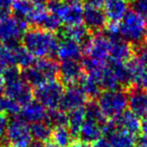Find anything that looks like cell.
<instances>
[{
	"label": "cell",
	"instance_id": "13",
	"mask_svg": "<svg viewBox=\"0 0 147 147\" xmlns=\"http://www.w3.org/2000/svg\"><path fill=\"white\" fill-rule=\"evenodd\" d=\"M84 74V67L80 61H65L59 65V82L65 87L77 85Z\"/></svg>",
	"mask_w": 147,
	"mask_h": 147
},
{
	"label": "cell",
	"instance_id": "20",
	"mask_svg": "<svg viewBox=\"0 0 147 147\" xmlns=\"http://www.w3.org/2000/svg\"><path fill=\"white\" fill-rule=\"evenodd\" d=\"M47 110L36 100H30L21 106L20 117L27 123H36L40 121H45Z\"/></svg>",
	"mask_w": 147,
	"mask_h": 147
},
{
	"label": "cell",
	"instance_id": "2",
	"mask_svg": "<svg viewBox=\"0 0 147 147\" xmlns=\"http://www.w3.org/2000/svg\"><path fill=\"white\" fill-rule=\"evenodd\" d=\"M21 77L31 87H39L57 80L59 63L53 59H36L26 69H21Z\"/></svg>",
	"mask_w": 147,
	"mask_h": 147
},
{
	"label": "cell",
	"instance_id": "12",
	"mask_svg": "<svg viewBox=\"0 0 147 147\" xmlns=\"http://www.w3.org/2000/svg\"><path fill=\"white\" fill-rule=\"evenodd\" d=\"M87 103H88V97L86 96L84 91L80 88L79 85H73L67 87V89L63 91L59 109L69 113L78 108L85 107Z\"/></svg>",
	"mask_w": 147,
	"mask_h": 147
},
{
	"label": "cell",
	"instance_id": "10",
	"mask_svg": "<svg viewBox=\"0 0 147 147\" xmlns=\"http://www.w3.org/2000/svg\"><path fill=\"white\" fill-rule=\"evenodd\" d=\"M110 39L106 34L101 32L90 36L83 45V51L86 57L99 63H107L110 55Z\"/></svg>",
	"mask_w": 147,
	"mask_h": 147
},
{
	"label": "cell",
	"instance_id": "44",
	"mask_svg": "<svg viewBox=\"0 0 147 147\" xmlns=\"http://www.w3.org/2000/svg\"><path fill=\"white\" fill-rule=\"evenodd\" d=\"M0 147H3V146H1V145H0Z\"/></svg>",
	"mask_w": 147,
	"mask_h": 147
},
{
	"label": "cell",
	"instance_id": "29",
	"mask_svg": "<svg viewBox=\"0 0 147 147\" xmlns=\"http://www.w3.org/2000/svg\"><path fill=\"white\" fill-rule=\"evenodd\" d=\"M15 45H0V65L3 67H16V47Z\"/></svg>",
	"mask_w": 147,
	"mask_h": 147
},
{
	"label": "cell",
	"instance_id": "17",
	"mask_svg": "<svg viewBox=\"0 0 147 147\" xmlns=\"http://www.w3.org/2000/svg\"><path fill=\"white\" fill-rule=\"evenodd\" d=\"M110 39V38H109ZM110 55L109 61L117 63H127L133 57V47L122 37L110 39Z\"/></svg>",
	"mask_w": 147,
	"mask_h": 147
},
{
	"label": "cell",
	"instance_id": "23",
	"mask_svg": "<svg viewBox=\"0 0 147 147\" xmlns=\"http://www.w3.org/2000/svg\"><path fill=\"white\" fill-rule=\"evenodd\" d=\"M63 37L71 39V40L84 45L87 39L90 37L89 30L82 23L74 25H67L63 29Z\"/></svg>",
	"mask_w": 147,
	"mask_h": 147
},
{
	"label": "cell",
	"instance_id": "6",
	"mask_svg": "<svg viewBox=\"0 0 147 147\" xmlns=\"http://www.w3.org/2000/svg\"><path fill=\"white\" fill-rule=\"evenodd\" d=\"M32 143L30 126L20 116H15L8 122L3 147H29Z\"/></svg>",
	"mask_w": 147,
	"mask_h": 147
},
{
	"label": "cell",
	"instance_id": "7",
	"mask_svg": "<svg viewBox=\"0 0 147 147\" xmlns=\"http://www.w3.org/2000/svg\"><path fill=\"white\" fill-rule=\"evenodd\" d=\"M47 8L49 12L55 14L61 23L74 25L82 23L84 6L80 3H65L61 0H47Z\"/></svg>",
	"mask_w": 147,
	"mask_h": 147
},
{
	"label": "cell",
	"instance_id": "37",
	"mask_svg": "<svg viewBox=\"0 0 147 147\" xmlns=\"http://www.w3.org/2000/svg\"><path fill=\"white\" fill-rule=\"evenodd\" d=\"M105 0H86V5H90V6L94 7H102L104 5Z\"/></svg>",
	"mask_w": 147,
	"mask_h": 147
},
{
	"label": "cell",
	"instance_id": "26",
	"mask_svg": "<svg viewBox=\"0 0 147 147\" xmlns=\"http://www.w3.org/2000/svg\"><path fill=\"white\" fill-rule=\"evenodd\" d=\"M51 140L59 147H71L75 142V137L67 126H59L53 128Z\"/></svg>",
	"mask_w": 147,
	"mask_h": 147
},
{
	"label": "cell",
	"instance_id": "38",
	"mask_svg": "<svg viewBox=\"0 0 147 147\" xmlns=\"http://www.w3.org/2000/svg\"><path fill=\"white\" fill-rule=\"evenodd\" d=\"M141 134H142L143 138L147 139V118L143 119L141 121V130H140Z\"/></svg>",
	"mask_w": 147,
	"mask_h": 147
},
{
	"label": "cell",
	"instance_id": "41",
	"mask_svg": "<svg viewBox=\"0 0 147 147\" xmlns=\"http://www.w3.org/2000/svg\"><path fill=\"white\" fill-rule=\"evenodd\" d=\"M43 147H59V146L57 144H55L53 141H47V142H45L43 144Z\"/></svg>",
	"mask_w": 147,
	"mask_h": 147
},
{
	"label": "cell",
	"instance_id": "19",
	"mask_svg": "<svg viewBox=\"0 0 147 147\" xmlns=\"http://www.w3.org/2000/svg\"><path fill=\"white\" fill-rule=\"evenodd\" d=\"M104 12L110 23H119L129 11V0H105Z\"/></svg>",
	"mask_w": 147,
	"mask_h": 147
},
{
	"label": "cell",
	"instance_id": "43",
	"mask_svg": "<svg viewBox=\"0 0 147 147\" xmlns=\"http://www.w3.org/2000/svg\"><path fill=\"white\" fill-rule=\"evenodd\" d=\"M144 41H145V45H146V47H147V33H146V36H145Z\"/></svg>",
	"mask_w": 147,
	"mask_h": 147
},
{
	"label": "cell",
	"instance_id": "1",
	"mask_svg": "<svg viewBox=\"0 0 147 147\" xmlns=\"http://www.w3.org/2000/svg\"><path fill=\"white\" fill-rule=\"evenodd\" d=\"M21 40L22 47L36 59H51L59 45V37L55 32L39 27L27 28Z\"/></svg>",
	"mask_w": 147,
	"mask_h": 147
},
{
	"label": "cell",
	"instance_id": "40",
	"mask_svg": "<svg viewBox=\"0 0 147 147\" xmlns=\"http://www.w3.org/2000/svg\"><path fill=\"white\" fill-rule=\"evenodd\" d=\"M43 144H45V143L34 140V141H32V143H31L30 146H29V147H43Z\"/></svg>",
	"mask_w": 147,
	"mask_h": 147
},
{
	"label": "cell",
	"instance_id": "35",
	"mask_svg": "<svg viewBox=\"0 0 147 147\" xmlns=\"http://www.w3.org/2000/svg\"><path fill=\"white\" fill-rule=\"evenodd\" d=\"M13 2H14V0H0V9L10 11Z\"/></svg>",
	"mask_w": 147,
	"mask_h": 147
},
{
	"label": "cell",
	"instance_id": "25",
	"mask_svg": "<svg viewBox=\"0 0 147 147\" xmlns=\"http://www.w3.org/2000/svg\"><path fill=\"white\" fill-rule=\"evenodd\" d=\"M78 84L80 88L84 91L86 96L90 99L98 98V96L102 92V88H101L98 81L93 77H91L90 75H87L86 73L83 75Z\"/></svg>",
	"mask_w": 147,
	"mask_h": 147
},
{
	"label": "cell",
	"instance_id": "31",
	"mask_svg": "<svg viewBox=\"0 0 147 147\" xmlns=\"http://www.w3.org/2000/svg\"><path fill=\"white\" fill-rule=\"evenodd\" d=\"M45 121L53 128L59 126H67V113L61 109L47 110Z\"/></svg>",
	"mask_w": 147,
	"mask_h": 147
},
{
	"label": "cell",
	"instance_id": "18",
	"mask_svg": "<svg viewBox=\"0 0 147 147\" xmlns=\"http://www.w3.org/2000/svg\"><path fill=\"white\" fill-rule=\"evenodd\" d=\"M106 124H102L97 121L86 118L80 129L78 137H80V140L83 142L93 144L97 140L102 138V135H104V128Z\"/></svg>",
	"mask_w": 147,
	"mask_h": 147
},
{
	"label": "cell",
	"instance_id": "39",
	"mask_svg": "<svg viewBox=\"0 0 147 147\" xmlns=\"http://www.w3.org/2000/svg\"><path fill=\"white\" fill-rule=\"evenodd\" d=\"M135 147H147V139L142 137L140 140H137L136 146Z\"/></svg>",
	"mask_w": 147,
	"mask_h": 147
},
{
	"label": "cell",
	"instance_id": "22",
	"mask_svg": "<svg viewBox=\"0 0 147 147\" xmlns=\"http://www.w3.org/2000/svg\"><path fill=\"white\" fill-rule=\"evenodd\" d=\"M115 126L126 130L128 132L137 135L140 133L141 130V121L135 114L130 111H125L124 113L117 117L115 120H112Z\"/></svg>",
	"mask_w": 147,
	"mask_h": 147
},
{
	"label": "cell",
	"instance_id": "8",
	"mask_svg": "<svg viewBox=\"0 0 147 147\" xmlns=\"http://www.w3.org/2000/svg\"><path fill=\"white\" fill-rule=\"evenodd\" d=\"M28 24L26 21L15 17L14 15H7L0 18V43L7 45H18Z\"/></svg>",
	"mask_w": 147,
	"mask_h": 147
},
{
	"label": "cell",
	"instance_id": "16",
	"mask_svg": "<svg viewBox=\"0 0 147 147\" xmlns=\"http://www.w3.org/2000/svg\"><path fill=\"white\" fill-rule=\"evenodd\" d=\"M129 111L139 119L147 118V91L142 89H130L128 92Z\"/></svg>",
	"mask_w": 147,
	"mask_h": 147
},
{
	"label": "cell",
	"instance_id": "33",
	"mask_svg": "<svg viewBox=\"0 0 147 147\" xmlns=\"http://www.w3.org/2000/svg\"><path fill=\"white\" fill-rule=\"evenodd\" d=\"M7 125H8V117L7 115L0 112V144L4 140Z\"/></svg>",
	"mask_w": 147,
	"mask_h": 147
},
{
	"label": "cell",
	"instance_id": "36",
	"mask_svg": "<svg viewBox=\"0 0 147 147\" xmlns=\"http://www.w3.org/2000/svg\"><path fill=\"white\" fill-rule=\"evenodd\" d=\"M92 147H113V146L106 138H100L95 143H93Z\"/></svg>",
	"mask_w": 147,
	"mask_h": 147
},
{
	"label": "cell",
	"instance_id": "28",
	"mask_svg": "<svg viewBox=\"0 0 147 147\" xmlns=\"http://www.w3.org/2000/svg\"><path fill=\"white\" fill-rule=\"evenodd\" d=\"M30 132L32 139L45 143L51 138L53 127L47 121H40V122L32 123L30 125Z\"/></svg>",
	"mask_w": 147,
	"mask_h": 147
},
{
	"label": "cell",
	"instance_id": "3",
	"mask_svg": "<svg viewBox=\"0 0 147 147\" xmlns=\"http://www.w3.org/2000/svg\"><path fill=\"white\" fill-rule=\"evenodd\" d=\"M3 94L14 100L20 106L32 100L33 95L30 86L22 79L21 71L18 67H10L5 69Z\"/></svg>",
	"mask_w": 147,
	"mask_h": 147
},
{
	"label": "cell",
	"instance_id": "5",
	"mask_svg": "<svg viewBox=\"0 0 147 147\" xmlns=\"http://www.w3.org/2000/svg\"><path fill=\"white\" fill-rule=\"evenodd\" d=\"M97 104L107 120H115L128 107V92L125 89L104 90L98 96Z\"/></svg>",
	"mask_w": 147,
	"mask_h": 147
},
{
	"label": "cell",
	"instance_id": "42",
	"mask_svg": "<svg viewBox=\"0 0 147 147\" xmlns=\"http://www.w3.org/2000/svg\"><path fill=\"white\" fill-rule=\"evenodd\" d=\"M65 3H80L82 2V0H61Z\"/></svg>",
	"mask_w": 147,
	"mask_h": 147
},
{
	"label": "cell",
	"instance_id": "30",
	"mask_svg": "<svg viewBox=\"0 0 147 147\" xmlns=\"http://www.w3.org/2000/svg\"><path fill=\"white\" fill-rule=\"evenodd\" d=\"M21 106L14 100L4 96L0 95V112L5 115H10V116H17L20 114Z\"/></svg>",
	"mask_w": 147,
	"mask_h": 147
},
{
	"label": "cell",
	"instance_id": "11",
	"mask_svg": "<svg viewBox=\"0 0 147 147\" xmlns=\"http://www.w3.org/2000/svg\"><path fill=\"white\" fill-rule=\"evenodd\" d=\"M104 135L113 147H135L136 135L115 126L112 121L107 122L104 128Z\"/></svg>",
	"mask_w": 147,
	"mask_h": 147
},
{
	"label": "cell",
	"instance_id": "15",
	"mask_svg": "<svg viewBox=\"0 0 147 147\" xmlns=\"http://www.w3.org/2000/svg\"><path fill=\"white\" fill-rule=\"evenodd\" d=\"M55 55L61 61H80L83 59L84 51H83V47L81 43L63 37L61 39H59V45H57V49L55 51Z\"/></svg>",
	"mask_w": 147,
	"mask_h": 147
},
{
	"label": "cell",
	"instance_id": "32",
	"mask_svg": "<svg viewBox=\"0 0 147 147\" xmlns=\"http://www.w3.org/2000/svg\"><path fill=\"white\" fill-rule=\"evenodd\" d=\"M132 4L134 10L140 13L147 21V0H133Z\"/></svg>",
	"mask_w": 147,
	"mask_h": 147
},
{
	"label": "cell",
	"instance_id": "14",
	"mask_svg": "<svg viewBox=\"0 0 147 147\" xmlns=\"http://www.w3.org/2000/svg\"><path fill=\"white\" fill-rule=\"evenodd\" d=\"M83 22L89 31L97 33L106 28L108 19L102 8L85 5L83 11Z\"/></svg>",
	"mask_w": 147,
	"mask_h": 147
},
{
	"label": "cell",
	"instance_id": "24",
	"mask_svg": "<svg viewBox=\"0 0 147 147\" xmlns=\"http://www.w3.org/2000/svg\"><path fill=\"white\" fill-rule=\"evenodd\" d=\"M36 4L37 3L33 2L32 0H14L11 6V11L15 17L27 22V19L33 12Z\"/></svg>",
	"mask_w": 147,
	"mask_h": 147
},
{
	"label": "cell",
	"instance_id": "27",
	"mask_svg": "<svg viewBox=\"0 0 147 147\" xmlns=\"http://www.w3.org/2000/svg\"><path fill=\"white\" fill-rule=\"evenodd\" d=\"M85 119H86L85 107L78 108L67 113V128L69 129L74 137H78Z\"/></svg>",
	"mask_w": 147,
	"mask_h": 147
},
{
	"label": "cell",
	"instance_id": "34",
	"mask_svg": "<svg viewBox=\"0 0 147 147\" xmlns=\"http://www.w3.org/2000/svg\"><path fill=\"white\" fill-rule=\"evenodd\" d=\"M136 57L142 65L147 67V47H139L137 51Z\"/></svg>",
	"mask_w": 147,
	"mask_h": 147
},
{
	"label": "cell",
	"instance_id": "4",
	"mask_svg": "<svg viewBox=\"0 0 147 147\" xmlns=\"http://www.w3.org/2000/svg\"><path fill=\"white\" fill-rule=\"evenodd\" d=\"M120 36L131 45L139 47L147 33V21L136 10H129L118 23Z\"/></svg>",
	"mask_w": 147,
	"mask_h": 147
},
{
	"label": "cell",
	"instance_id": "21",
	"mask_svg": "<svg viewBox=\"0 0 147 147\" xmlns=\"http://www.w3.org/2000/svg\"><path fill=\"white\" fill-rule=\"evenodd\" d=\"M128 65L132 76V87L147 91V67L136 57H133L128 61Z\"/></svg>",
	"mask_w": 147,
	"mask_h": 147
},
{
	"label": "cell",
	"instance_id": "9",
	"mask_svg": "<svg viewBox=\"0 0 147 147\" xmlns=\"http://www.w3.org/2000/svg\"><path fill=\"white\" fill-rule=\"evenodd\" d=\"M63 91V85L59 81L55 80L34 88L32 95L47 110H55L59 108Z\"/></svg>",
	"mask_w": 147,
	"mask_h": 147
}]
</instances>
